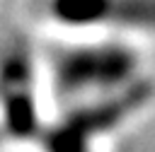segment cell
<instances>
[{"label":"cell","mask_w":155,"mask_h":152,"mask_svg":"<svg viewBox=\"0 0 155 152\" xmlns=\"http://www.w3.org/2000/svg\"><path fill=\"white\" fill-rule=\"evenodd\" d=\"M153 97L150 80H133L131 84L99 94L68 111L53 125L41 128V147L44 152H92V142L99 135L119 128L133 113H138Z\"/></svg>","instance_id":"obj_1"},{"label":"cell","mask_w":155,"mask_h":152,"mask_svg":"<svg viewBox=\"0 0 155 152\" xmlns=\"http://www.w3.org/2000/svg\"><path fill=\"white\" fill-rule=\"evenodd\" d=\"M133 80H138V55L114 41L68 46L56 51L51 60V82L63 99L116 92Z\"/></svg>","instance_id":"obj_2"},{"label":"cell","mask_w":155,"mask_h":152,"mask_svg":"<svg viewBox=\"0 0 155 152\" xmlns=\"http://www.w3.org/2000/svg\"><path fill=\"white\" fill-rule=\"evenodd\" d=\"M0 125L17 140L41 133L31 63L24 51H10L0 60Z\"/></svg>","instance_id":"obj_3"},{"label":"cell","mask_w":155,"mask_h":152,"mask_svg":"<svg viewBox=\"0 0 155 152\" xmlns=\"http://www.w3.org/2000/svg\"><path fill=\"white\" fill-rule=\"evenodd\" d=\"M48 10L65 27L116 24L155 31V0H51Z\"/></svg>","instance_id":"obj_4"},{"label":"cell","mask_w":155,"mask_h":152,"mask_svg":"<svg viewBox=\"0 0 155 152\" xmlns=\"http://www.w3.org/2000/svg\"><path fill=\"white\" fill-rule=\"evenodd\" d=\"M0 133H2V125H0Z\"/></svg>","instance_id":"obj_5"}]
</instances>
